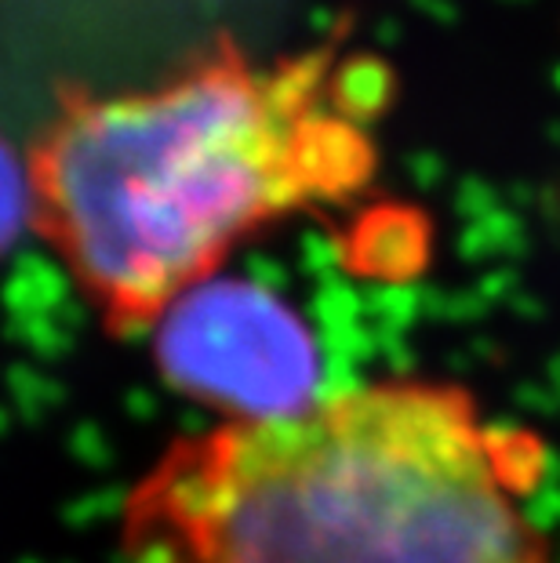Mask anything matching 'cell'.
<instances>
[{
  "label": "cell",
  "mask_w": 560,
  "mask_h": 563,
  "mask_svg": "<svg viewBox=\"0 0 560 563\" xmlns=\"http://www.w3.org/2000/svg\"><path fill=\"white\" fill-rule=\"evenodd\" d=\"M546 443L462 386L383 378L175 440L121 509L124 563H557Z\"/></svg>",
  "instance_id": "obj_1"
},
{
  "label": "cell",
  "mask_w": 560,
  "mask_h": 563,
  "mask_svg": "<svg viewBox=\"0 0 560 563\" xmlns=\"http://www.w3.org/2000/svg\"><path fill=\"white\" fill-rule=\"evenodd\" d=\"M336 47L255 66L222 37L157 88L66 95L26 157L33 225L106 328L153 331L262 225L372 178L331 102Z\"/></svg>",
  "instance_id": "obj_2"
},
{
  "label": "cell",
  "mask_w": 560,
  "mask_h": 563,
  "mask_svg": "<svg viewBox=\"0 0 560 563\" xmlns=\"http://www.w3.org/2000/svg\"><path fill=\"white\" fill-rule=\"evenodd\" d=\"M153 334L172 386L226 407V418H270L317 397L314 334L262 284L226 277L200 284Z\"/></svg>",
  "instance_id": "obj_3"
},
{
  "label": "cell",
  "mask_w": 560,
  "mask_h": 563,
  "mask_svg": "<svg viewBox=\"0 0 560 563\" xmlns=\"http://www.w3.org/2000/svg\"><path fill=\"white\" fill-rule=\"evenodd\" d=\"M393 95V74L367 55H350L331 69V102L356 124H367Z\"/></svg>",
  "instance_id": "obj_4"
},
{
  "label": "cell",
  "mask_w": 560,
  "mask_h": 563,
  "mask_svg": "<svg viewBox=\"0 0 560 563\" xmlns=\"http://www.w3.org/2000/svg\"><path fill=\"white\" fill-rule=\"evenodd\" d=\"M33 225V186L30 161H22L11 142L0 135V255L15 244V236Z\"/></svg>",
  "instance_id": "obj_5"
}]
</instances>
